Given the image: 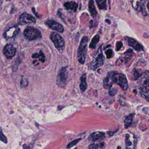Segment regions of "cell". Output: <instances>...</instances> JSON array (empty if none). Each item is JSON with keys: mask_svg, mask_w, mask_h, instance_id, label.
<instances>
[{"mask_svg": "<svg viewBox=\"0 0 149 149\" xmlns=\"http://www.w3.org/2000/svg\"><path fill=\"white\" fill-rule=\"evenodd\" d=\"M88 36L83 37L77 49V60L78 61L82 64H84L86 60L88 51Z\"/></svg>", "mask_w": 149, "mask_h": 149, "instance_id": "obj_1", "label": "cell"}, {"mask_svg": "<svg viewBox=\"0 0 149 149\" xmlns=\"http://www.w3.org/2000/svg\"><path fill=\"white\" fill-rule=\"evenodd\" d=\"M105 61V57L103 54L102 46H100L93 58L90 65V68L91 70H96L97 68L103 65Z\"/></svg>", "mask_w": 149, "mask_h": 149, "instance_id": "obj_2", "label": "cell"}, {"mask_svg": "<svg viewBox=\"0 0 149 149\" xmlns=\"http://www.w3.org/2000/svg\"><path fill=\"white\" fill-rule=\"evenodd\" d=\"M111 77L113 83L119 85L122 89L125 91L128 88V81L125 75L115 71L111 72Z\"/></svg>", "mask_w": 149, "mask_h": 149, "instance_id": "obj_3", "label": "cell"}, {"mask_svg": "<svg viewBox=\"0 0 149 149\" xmlns=\"http://www.w3.org/2000/svg\"><path fill=\"white\" fill-rule=\"evenodd\" d=\"M24 36L29 41L36 40L42 38L40 31L33 26H28L25 29L23 33Z\"/></svg>", "mask_w": 149, "mask_h": 149, "instance_id": "obj_4", "label": "cell"}, {"mask_svg": "<svg viewBox=\"0 0 149 149\" xmlns=\"http://www.w3.org/2000/svg\"><path fill=\"white\" fill-rule=\"evenodd\" d=\"M139 88L142 93L146 94L149 92V71H145L142 73L138 78Z\"/></svg>", "mask_w": 149, "mask_h": 149, "instance_id": "obj_5", "label": "cell"}, {"mask_svg": "<svg viewBox=\"0 0 149 149\" xmlns=\"http://www.w3.org/2000/svg\"><path fill=\"white\" fill-rule=\"evenodd\" d=\"M50 39L58 51L61 52L64 50L65 41L61 36L56 32H52L50 35Z\"/></svg>", "mask_w": 149, "mask_h": 149, "instance_id": "obj_6", "label": "cell"}, {"mask_svg": "<svg viewBox=\"0 0 149 149\" xmlns=\"http://www.w3.org/2000/svg\"><path fill=\"white\" fill-rule=\"evenodd\" d=\"M68 74L67 67H63L59 70L56 77V84L60 88H65L68 83Z\"/></svg>", "mask_w": 149, "mask_h": 149, "instance_id": "obj_7", "label": "cell"}, {"mask_svg": "<svg viewBox=\"0 0 149 149\" xmlns=\"http://www.w3.org/2000/svg\"><path fill=\"white\" fill-rule=\"evenodd\" d=\"M125 143L126 149H135L137 143V138L135 134L132 132H128L125 135Z\"/></svg>", "mask_w": 149, "mask_h": 149, "instance_id": "obj_8", "label": "cell"}, {"mask_svg": "<svg viewBox=\"0 0 149 149\" xmlns=\"http://www.w3.org/2000/svg\"><path fill=\"white\" fill-rule=\"evenodd\" d=\"M36 22V19L33 15L26 13L22 14L18 20L19 24L21 25L35 23Z\"/></svg>", "mask_w": 149, "mask_h": 149, "instance_id": "obj_9", "label": "cell"}, {"mask_svg": "<svg viewBox=\"0 0 149 149\" xmlns=\"http://www.w3.org/2000/svg\"><path fill=\"white\" fill-rule=\"evenodd\" d=\"M20 31V29L18 26H13L5 31L3 34V36L6 40H9L16 36Z\"/></svg>", "mask_w": 149, "mask_h": 149, "instance_id": "obj_10", "label": "cell"}, {"mask_svg": "<svg viewBox=\"0 0 149 149\" xmlns=\"http://www.w3.org/2000/svg\"><path fill=\"white\" fill-rule=\"evenodd\" d=\"M17 49L12 44H8L4 47L3 53L7 59H11L16 55Z\"/></svg>", "mask_w": 149, "mask_h": 149, "instance_id": "obj_11", "label": "cell"}, {"mask_svg": "<svg viewBox=\"0 0 149 149\" xmlns=\"http://www.w3.org/2000/svg\"><path fill=\"white\" fill-rule=\"evenodd\" d=\"M46 24L49 27L56 32L63 33L64 32L63 26L54 20L48 19L46 22Z\"/></svg>", "mask_w": 149, "mask_h": 149, "instance_id": "obj_12", "label": "cell"}, {"mask_svg": "<svg viewBox=\"0 0 149 149\" xmlns=\"http://www.w3.org/2000/svg\"><path fill=\"white\" fill-rule=\"evenodd\" d=\"M125 39L128 42L129 46L134 49L135 50L138 51H143L144 49L143 46L135 39L129 37H125Z\"/></svg>", "mask_w": 149, "mask_h": 149, "instance_id": "obj_13", "label": "cell"}, {"mask_svg": "<svg viewBox=\"0 0 149 149\" xmlns=\"http://www.w3.org/2000/svg\"><path fill=\"white\" fill-rule=\"evenodd\" d=\"M105 133L102 132H96L91 133L88 137V140L90 142L100 141L105 138Z\"/></svg>", "mask_w": 149, "mask_h": 149, "instance_id": "obj_14", "label": "cell"}, {"mask_svg": "<svg viewBox=\"0 0 149 149\" xmlns=\"http://www.w3.org/2000/svg\"><path fill=\"white\" fill-rule=\"evenodd\" d=\"M103 87L106 90H110L111 88L113 82L111 77V72H109L107 74L106 77H104L103 80Z\"/></svg>", "mask_w": 149, "mask_h": 149, "instance_id": "obj_15", "label": "cell"}, {"mask_svg": "<svg viewBox=\"0 0 149 149\" xmlns=\"http://www.w3.org/2000/svg\"><path fill=\"white\" fill-rule=\"evenodd\" d=\"M63 6L68 11L75 13L77 11L78 4L75 1H68L64 3Z\"/></svg>", "mask_w": 149, "mask_h": 149, "instance_id": "obj_16", "label": "cell"}, {"mask_svg": "<svg viewBox=\"0 0 149 149\" xmlns=\"http://www.w3.org/2000/svg\"><path fill=\"white\" fill-rule=\"evenodd\" d=\"M145 1H133L135 2V6H133L134 8H136L139 11L141 12L143 14H147L146 10L145 7L144 2Z\"/></svg>", "mask_w": 149, "mask_h": 149, "instance_id": "obj_17", "label": "cell"}, {"mask_svg": "<svg viewBox=\"0 0 149 149\" xmlns=\"http://www.w3.org/2000/svg\"><path fill=\"white\" fill-rule=\"evenodd\" d=\"M32 57L33 59H38L39 61L42 63L45 62L46 61V56L42 50H40L39 52L33 54Z\"/></svg>", "mask_w": 149, "mask_h": 149, "instance_id": "obj_18", "label": "cell"}, {"mask_svg": "<svg viewBox=\"0 0 149 149\" xmlns=\"http://www.w3.org/2000/svg\"><path fill=\"white\" fill-rule=\"evenodd\" d=\"M80 88L82 91H85L87 88L86 74H84L80 78Z\"/></svg>", "mask_w": 149, "mask_h": 149, "instance_id": "obj_19", "label": "cell"}, {"mask_svg": "<svg viewBox=\"0 0 149 149\" xmlns=\"http://www.w3.org/2000/svg\"><path fill=\"white\" fill-rule=\"evenodd\" d=\"M134 116H135L134 113H132L130 114L125 119L124 126L125 129H127L131 126L133 122Z\"/></svg>", "mask_w": 149, "mask_h": 149, "instance_id": "obj_20", "label": "cell"}, {"mask_svg": "<svg viewBox=\"0 0 149 149\" xmlns=\"http://www.w3.org/2000/svg\"><path fill=\"white\" fill-rule=\"evenodd\" d=\"M100 40V36L98 34H96L94 36L91 40V42L89 44V48L94 49L95 48L97 44L98 43Z\"/></svg>", "mask_w": 149, "mask_h": 149, "instance_id": "obj_21", "label": "cell"}, {"mask_svg": "<svg viewBox=\"0 0 149 149\" xmlns=\"http://www.w3.org/2000/svg\"><path fill=\"white\" fill-rule=\"evenodd\" d=\"M88 9L91 14L92 16H96L97 15V11L95 6L94 1H90L88 3Z\"/></svg>", "mask_w": 149, "mask_h": 149, "instance_id": "obj_22", "label": "cell"}, {"mask_svg": "<svg viewBox=\"0 0 149 149\" xmlns=\"http://www.w3.org/2000/svg\"><path fill=\"white\" fill-rule=\"evenodd\" d=\"M97 5L100 10H106L107 8V3L106 1L100 0L96 1Z\"/></svg>", "mask_w": 149, "mask_h": 149, "instance_id": "obj_23", "label": "cell"}, {"mask_svg": "<svg viewBox=\"0 0 149 149\" xmlns=\"http://www.w3.org/2000/svg\"><path fill=\"white\" fill-rule=\"evenodd\" d=\"M104 143L92 144L89 146V149H104Z\"/></svg>", "mask_w": 149, "mask_h": 149, "instance_id": "obj_24", "label": "cell"}, {"mask_svg": "<svg viewBox=\"0 0 149 149\" xmlns=\"http://www.w3.org/2000/svg\"><path fill=\"white\" fill-rule=\"evenodd\" d=\"M105 54H106L107 58L108 59H110L112 57V55H113V51L112 49H108L105 51Z\"/></svg>", "mask_w": 149, "mask_h": 149, "instance_id": "obj_25", "label": "cell"}, {"mask_svg": "<svg viewBox=\"0 0 149 149\" xmlns=\"http://www.w3.org/2000/svg\"><path fill=\"white\" fill-rule=\"evenodd\" d=\"M81 139H75V140H74V141H72V142L70 143L68 145L67 147H68V148H69L73 147L74 146L76 145Z\"/></svg>", "mask_w": 149, "mask_h": 149, "instance_id": "obj_26", "label": "cell"}, {"mask_svg": "<svg viewBox=\"0 0 149 149\" xmlns=\"http://www.w3.org/2000/svg\"><path fill=\"white\" fill-rule=\"evenodd\" d=\"M117 92L118 90L117 89L115 88H111L109 91V95L111 96H113L115 95L117 93Z\"/></svg>", "mask_w": 149, "mask_h": 149, "instance_id": "obj_27", "label": "cell"}, {"mask_svg": "<svg viewBox=\"0 0 149 149\" xmlns=\"http://www.w3.org/2000/svg\"><path fill=\"white\" fill-rule=\"evenodd\" d=\"M123 46V42L121 41H118L116 44V50L119 51Z\"/></svg>", "mask_w": 149, "mask_h": 149, "instance_id": "obj_28", "label": "cell"}, {"mask_svg": "<svg viewBox=\"0 0 149 149\" xmlns=\"http://www.w3.org/2000/svg\"><path fill=\"white\" fill-rule=\"evenodd\" d=\"M1 141H3V142L5 143H7V139L6 138V137L4 136V134H3V133H2V131L1 132Z\"/></svg>", "mask_w": 149, "mask_h": 149, "instance_id": "obj_29", "label": "cell"}, {"mask_svg": "<svg viewBox=\"0 0 149 149\" xmlns=\"http://www.w3.org/2000/svg\"><path fill=\"white\" fill-rule=\"evenodd\" d=\"M141 96L142 97H143L144 99H145L146 101H148L149 102V94L146 95V94H143V93H141Z\"/></svg>", "mask_w": 149, "mask_h": 149, "instance_id": "obj_30", "label": "cell"}, {"mask_svg": "<svg viewBox=\"0 0 149 149\" xmlns=\"http://www.w3.org/2000/svg\"><path fill=\"white\" fill-rule=\"evenodd\" d=\"M32 11H33V13L36 16V17H38V18H40V16L38 15L37 13H36L35 8H32Z\"/></svg>", "mask_w": 149, "mask_h": 149, "instance_id": "obj_31", "label": "cell"}, {"mask_svg": "<svg viewBox=\"0 0 149 149\" xmlns=\"http://www.w3.org/2000/svg\"><path fill=\"white\" fill-rule=\"evenodd\" d=\"M147 8H148V10L149 11V2H148V4L147 5Z\"/></svg>", "mask_w": 149, "mask_h": 149, "instance_id": "obj_32", "label": "cell"}, {"mask_svg": "<svg viewBox=\"0 0 149 149\" xmlns=\"http://www.w3.org/2000/svg\"><path fill=\"white\" fill-rule=\"evenodd\" d=\"M147 149H149V148H147Z\"/></svg>", "mask_w": 149, "mask_h": 149, "instance_id": "obj_33", "label": "cell"}, {"mask_svg": "<svg viewBox=\"0 0 149 149\" xmlns=\"http://www.w3.org/2000/svg\"></svg>", "mask_w": 149, "mask_h": 149, "instance_id": "obj_34", "label": "cell"}]
</instances>
